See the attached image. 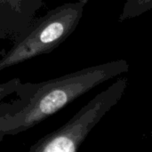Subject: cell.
Returning <instances> with one entry per match:
<instances>
[{
    "label": "cell",
    "mask_w": 152,
    "mask_h": 152,
    "mask_svg": "<svg viewBox=\"0 0 152 152\" xmlns=\"http://www.w3.org/2000/svg\"><path fill=\"white\" fill-rule=\"evenodd\" d=\"M128 70L126 60H115L39 83L20 81L14 92L16 98L0 103V131L4 135L26 132L97 86Z\"/></svg>",
    "instance_id": "1"
},
{
    "label": "cell",
    "mask_w": 152,
    "mask_h": 152,
    "mask_svg": "<svg viewBox=\"0 0 152 152\" xmlns=\"http://www.w3.org/2000/svg\"><path fill=\"white\" fill-rule=\"evenodd\" d=\"M87 3L88 0L65 3L36 18L0 58V72L60 46L76 30Z\"/></svg>",
    "instance_id": "2"
},
{
    "label": "cell",
    "mask_w": 152,
    "mask_h": 152,
    "mask_svg": "<svg viewBox=\"0 0 152 152\" xmlns=\"http://www.w3.org/2000/svg\"><path fill=\"white\" fill-rule=\"evenodd\" d=\"M127 81V77L118 78L80 109L66 124L34 143L29 152L77 151L91 130L119 102Z\"/></svg>",
    "instance_id": "3"
},
{
    "label": "cell",
    "mask_w": 152,
    "mask_h": 152,
    "mask_svg": "<svg viewBox=\"0 0 152 152\" xmlns=\"http://www.w3.org/2000/svg\"><path fill=\"white\" fill-rule=\"evenodd\" d=\"M44 0H0V38L14 40L36 19Z\"/></svg>",
    "instance_id": "4"
},
{
    "label": "cell",
    "mask_w": 152,
    "mask_h": 152,
    "mask_svg": "<svg viewBox=\"0 0 152 152\" xmlns=\"http://www.w3.org/2000/svg\"><path fill=\"white\" fill-rule=\"evenodd\" d=\"M152 0H126L123 11L118 17V22L139 17L151 10Z\"/></svg>",
    "instance_id": "5"
},
{
    "label": "cell",
    "mask_w": 152,
    "mask_h": 152,
    "mask_svg": "<svg viewBox=\"0 0 152 152\" xmlns=\"http://www.w3.org/2000/svg\"><path fill=\"white\" fill-rule=\"evenodd\" d=\"M20 83V79L19 77H14L7 82L0 84V102L3 101L4 98L9 96L10 94H14Z\"/></svg>",
    "instance_id": "6"
},
{
    "label": "cell",
    "mask_w": 152,
    "mask_h": 152,
    "mask_svg": "<svg viewBox=\"0 0 152 152\" xmlns=\"http://www.w3.org/2000/svg\"><path fill=\"white\" fill-rule=\"evenodd\" d=\"M3 136H4V134H3L2 132L0 131V142H1V140H2V138H3Z\"/></svg>",
    "instance_id": "7"
}]
</instances>
